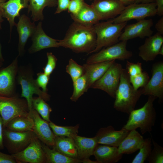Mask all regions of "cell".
Segmentation results:
<instances>
[{
	"label": "cell",
	"mask_w": 163,
	"mask_h": 163,
	"mask_svg": "<svg viewBox=\"0 0 163 163\" xmlns=\"http://www.w3.org/2000/svg\"><path fill=\"white\" fill-rule=\"evenodd\" d=\"M93 26H86L74 22L63 39L59 40L60 47L69 48L76 53H91L96 45V35Z\"/></svg>",
	"instance_id": "obj_1"
},
{
	"label": "cell",
	"mask_w": 163,
	"mask_h": 163,
	"mask_svg": "<svg viewBox=\"0 0 163 163\" xmlns=\"http://www.w3.org/2000/svg\"><path fill=\"white\" fill-rule=\"evenodd\" d=\"M142 95L141 88L137 90L134 88L126 69L123 68L120 83L115 94L114 108L129 115L134 109Z\"/></svg>",
	"instance_id": "obj_2"
},
{
	"label": "cell",
	"mask_w": 163,
	"mask_h": 163,
	"mask_svg": "<svg viewBox=\"0 0 163 163\" xmlns=\"http://www.w3.org/2000/svg\"><path fill=\"white\" fill-rule=\"evenodd\" d=\"M156 98L149 96L148 100L141 108L134 110L129 115L128 119L122 129L130 131L139 128L142 134L150 133L154 126L156 113L153 102Z\"/></svg>",
	"instance_id": "obj_3"
},
{
	"label": "cell",
	"mask_w": 163,
	"mask_h": 163,
	"mask_svg": "<svg viewBox=\"0 0 163 163\" xmlns=\"http://www.w3.org/2000/svg\"><path fill=\"white\" fill-rule=\"evenodd\" d=\"M127 22L114 23L112 19L98 22L93 26L96 35V45L91 52H97L103 48L109 46L119 42V38Z\"/></svg>",
	"instance_id": "obj_4"
},
{
	"label": "cell",
	"mask_w": 163,
	"mask_h": 163,
	"mask_svg": "<svg viewBox=\"0 0 163 163\" xmlns=\"http://www.w3.org/2000/svg\"><path fill=\"white\" fill-rule=\"evenodd\" d=\"M17 80L21 87V97L26 100L29 112L32 109V100L34 94L44 99L45 101L50 100V96L47 93L44 92L40 89L34 78L32 70L30 68L22 67L18 69Z\"/></svg>",
	"instance_id": "obj_5"
},
{
	"label": "cell",
	"mask_w": 163,
	"mask_h": 163,
	"mask_svg": "<svg viewBox=\"0 0 163 163\" xmlns=\"http://www.w3.org/2000/svg\"><path fill=\"white\" fill-rule=\"evenodd\" d=\"M0 115L3 122V128L14 117L20 116H30L27 101L14 95L0 96Z\"/></svg>",
	"instance_id": "obj_6"
},
{
	"label": "cell",
	"mask_w": 163,
	"mask_h": 163,
	"mask_svg": "<svg viewBox=\"0 0 163 163\" xmlns=\"http://www.w3.org/2000/svg\"><path fill=\"white\" fill-rule=\"evenodd\" d=\"M127 41H121L103 48L89 56L86 63L91 64L116 59L124 60L130 59L133 53L127 49Z\"/></svg>",
	"instance_id": "obj_7"
},
{
	"label": "cell",
	"mask_w": 163,
	"mask_h": 163,
	"mask_svg": "<svg viewBox=\"0 0 163 163\" xmlns=\"http://www.w3.org/2000/svg\"><path fill=\"white\" fill-rule=\"evenodd\" d=\"M157 14L155 2L146 3H134L125 7L117 16L112 19L114 23H120L135 19L137 21Z\"/></svg>",
	"instance_id": "obj_8"
},
{
	"label": "cell",
	"mask_w": 163,
	"mask_h": 163,
	"mask_svg": "<svg viewBox=\"0 0 163 163\" xmlns=\"http://www.w3.org/2000/svg\"><path fill=\"white\" fill-rule=\"evenodd\" d=\"M122 69L121 64L115 62L103 76L92 85L91 88L103 91L115 98L116 92L120 83Z\"/></svg>",
	"instance_id": "obj_9"
},
{
	"label": "cell",
	"mask_w": 163,
	"mask_h": 163,
	"mask_svg": "<svg viewBox=\"0 0 163 163\" xmlns=\"http://www.w3.org/2000/svg\"><path fill=\"white\" fill-rule=\"evenodd\" d=\"M35 135L33 130L19 132L3 129V143L11 155L20 152L30 143Z\"/></svg>",
	"instance_id": "obj_10"
},
{
	"label": "cell",
	"mask_w": 163,
	"mask_h": 163,
	"mask_svg": "<svg viewBox=\"0 0 163 163\" xmlns=\"http://www.w3.org/2000/svg\"><path fill=\"white\" fill-rule=\"evenodd\" d=\"M11 155L18 163H46L41 142L35 135L24 149Z\"/></svg>",
	"instance_id": "obj_11"
},
{
	"label": "cell",
	"mask_w": 163,
	"mask_h": 163,
	"mask_svg": "<svg viewBox=\"0 0 163 163\" xmlns=\"http://www.w3.org/2000/svg\"><path fill=\"white\" fill-rule=\"evenodd\" d=\"M152 76L143 88H141L142 95L152 96L158 98L161 102L163 98V62L161 61L153 64L152 69Z\"/></svg>",
	"instance_id": "obj_12"
},
{
	"label": "cell",
	"mask_w": 163,
	"mask_h": 163,
	"mask_svg": "<svg viewBox=\"0 0 163 163\" xmlns=\"http://www.w3.org/2000/svg\"><path fill=\"white\" fill-rule=\"evenodd\" d=\"M18 57L7 66L0 69V96L14 95L16 78L18 69Z\"/></svg>",
	"instance_id": "obj_13"
},
{
	"label": "cell",
	"mask_w": 163,
	"mask_h": 163,
	"mask_svg": "<svg viewBox=\"0 0 163 163\" xmlns=\"http://www.w3.org/2000/svg\"><path fill=\"white\" fill-rule=\"evenodd\" d=\"M32 118L34 125L32 130L41 142L49 146L53 147L55 144V136L49 124V122L42 118L33 108L29 112Z\"/></svg>",
	"instance_id": "obj_14"
},
{
	"label": "cell",
	"mask_w": 163,
	"mask_h": 163,
	"mask_svg": "<svg viewBox=\"0 0 163 163\" xmlns=\"http://www.w3.org/2000/svg\"><path fill=\"white\" fill-rule=\"evenodd\" d=\"M153 24L152 19H144L130 24L124 27L119 38V41H127L137 37L143 38L152 35L151 27Z\"/></svg>",
	"instance_id": "obj_15"
},
{
	"label": "cell",
	"mask_w": 163,
	"mask_h": 163,
	"mask_svg": "<svg viewBox=\"0 0 163 163\" xmlns=\"http://www.w3.org/2000/svg\"><path fill=\"white\" fill-rule=\"evenodd\" d=\"M91 5L100 16L101 20L113 19L124 9L125 5L118 0H93Z\"/></svg>",
	"instance_id": "obj_16"
},
{
	"label": "cell",
	"mask_w": 163,
	"mask_h": 163,
	"mask_svg": "<svg viewBox=\"0 0 163 163\" xmlns=\"http://www.w3.org/2000/svg\"><path fill=\"white\" fill-rule=\"evenodd\" d=\"M129 131L122 129L116 130L111 126L100 128L95 137L98 144L117 147Z\"/></svg>",
	"instance_id": "obj_17"
},
{
	"label": "cell",
	"mask_w": 163,
	"mask_h": 163,
	"mask_svg": "<svg viewBox=\"0 0 163 163\" xmlns=\"http://www.w3.org/2000/svg\"><path fill=\"white\" fill-rule=\"evenodd\" d=\"M163 44L162 35L158 32L147 37L144 43L139 48V56L145 62L154 60Z\"/></svg>",
	"instance_id": "obj_18"
},
{
	"label": "cell",
	"mask_w": 163,
	"mask_h": 163,
	"mask_svg": "<svg viewBox=\"0 0 163 163\" xmlns=\"http://www.w3.org/2000/svg\"><path fill=\"white\" fill-rule=\"evenodd\" d=\"M19 21L15 25L19 35L18 45V56L22 55L28 39L32 37L36 30V26L30 18L25 14L20 15Z\"/></svg>",
	"instance_id": "obj_19"
},
{
	"label": "cell",
	"mask_w": 163,
	"mask_h": 163,
	"mask_svg": "<svg viewBox=\"0 0 163 163\" xmlns=\"http://www.w3.org/2000/svg\"><path fill=\"white\" fill-rule=\"evenodd\" d=\"M31 38L32 43L28 50L30 53H35L44 49L60 47L59 40L50 37L44 32L41 21L39 22L36 26V30Z\"/></svg>",
	"instance_id": "obj_20"
},
{
	"label": "cell",
	"mask_w": 163,
	"mask_h": 163,
	"mask_svg": "<svg viewBox=\"0 0 163 163\" xmlns=\"http://www.w3.org/2000/svg\"><path fill=\"white\" fill-rule=\"evenodd\" d=\"M28 6V0H8L0 3V11L3 18H6L9 22L10 33L16 24L15 18L20 16L19 12L22 9L27 8Z\"/></svg>",
	"instance_id": "obj_21"
},
{
	"label": "cell",
	"mask_w": 163,
	"mask_h": 163,
	"mask_svg": "<svg viewBox=\"0 0 163 163\" xmlns=\"http://www.w3.org/2000/svg\"><path fill=\"white\" fill-rule=\"evenodd\" d=\"M77 148L78 159L83 161L89 159L93 155L95 149L98 145L95 137H87L75 135L72 136Z\"/></svg>",
	"instance_id": "obj_22"
},
{
	"label": "cell",
	"mask_w": 163,
	"mask_h": 163,
	"mask_svg": "<svg viewBox=\"0 0 163 163\" xmlns=\"http://www.w3.org/2000/svg\"><path fill=\"white\" fill-rule=\"evenodd\" d=\"M70 16L74 22L87 27H92L101 20L100 16L94 8L85 2L77 14H70Z\"/></svg>",
	"instance_id": "obj_23"
},
{
	"label": "cell",
	"mask_w": 163,
	"mask_h": 163,
	"mask_svg": "<svg viewBox=\"0 0 163 163\" xmlns=\"http://www.w3.org/2000/svg\"><path fill=\"white\" fill-rule=\"evenodd\" d=\"M144 140L143 137L136 129L132 130L118 147L119 152L122 154L133 153L141 148Z\"/></svg>",
	"instance_id": "obj_24"
},
{
	"label": "cell",
	"mask_w": 163,
	"mask_h": 163,
	"mask_svg": "<svg viewBox=\"0 0 163 163\" xmlns=\"http://www.w3.org/2000/svg\"><path fill=\"white\" fill-rule=\"evenodd\" d=\"M115 60L83 65L89 89L104 74Z\"/></svg>",
	"instance_id": "obj_25"
},
{
	"label": "cell",
	"mask_w": 163,
	"mask_h": 163,
	"mask_svg": "<svg viewBox=\"0 0 163 163\" xmlns=\"http://www.w3.org/2000/svg\"><path fill=\"white\" fill-rule=\"evenodd\" d=\"M123 155L117 147L99 144L93 154L98 163H115L122 158Z\"/></svg>",
	"instance_id": "obj_26"
},
{
	"label": "cell",
	"mask_w": 163,
	"mask_h": 163,
	"mask_svg": "<svg viewBox=\"0 0 163 163\" xmlns=\"http://www.w3.org/2000/svg\"><path fill=\"white\" fill-rule=\"evenodd\" d=\"M53 148L68 157L78 159L76 147L72 137L55 136Z\"/></svg>",
	"instance_id": "obj_27"
},
{
	"label": "cell",
	"mask_w": 163,
	"mask_h": 163,
	"mask_svg": "<svg viewBox=\"0 0 163 163\" xmlns=\"http://www.w3.org/2000/svg\"><path fill=\"white\" fill-rule=\"evenodd\" d=\"M27 12L31 13V17L34 22L43 21L44 19L43 9L46 7L57 6L56 0H28Z\"/></svg>",
	"instance_id": "obj_28"
},
{
	"label": "cell",
	"mask_w": 163,
	"mask_h": 163,
	"mask_svg": "<svg viewBox=\"0 0 163 163\" xmlns=\"http://www.w3.org/2000/svg\"><path fill=\"white\" fill-rule=\"evenodd\" d=\"M45 157L46 163H80L82 161L68 157L59 152L55 149L41 142Z\"/></svg>",
	"instance_id": "obj_29"
},
{
	"label": "cell",
	"mask_w": 163,
	"mask_h": 163,
	"mask_svg": "<svg viewBox=\"0 0 163 163\" xmlns=\"http://www.w3.org/2000/svg\"><path fill=\"white\" fill-rule=\"evenodd\" d=\"M34 122L30 116H20L11 120L4 128L9 130L24 132L32 130Z\"/></svg>",
	"instance_id": "obj_30"
},
{
	"label": "cell",
	"mask_w": 163,
	"mask_h": 163,
	"mask_svg": "<svg viewBox=\"0 0 163 163\" xmlns=\"http://www.w3.org/2000/svg\"><path fill=\"white\" fill-rule=\"evenodd\" d=\"M32 107L40 115L43 119L48 122L51 121L50 115L52 109L44 99L39 96L33 97Z\"/></svg>",
	"instance_id": "obj_31"
},
{
	"label": "cell",
	"mask_w": 163,
	"mask_h": 163,
	"mask_svg": "<svg viewBox=\"0 0 163 163\" xmlns=\"http://www.w3.org/2000/svg\"><path fill=\"white\" fill-rule=\"evenodd\" d=\"M50 126L55 136L72 137L78 135L79 124L75 126H60L51 121L49 122Z\"/></svg>",
	"instance_id": "obj_32"
},
{
	"label": "cell",
	"mask_w": 163,
	"mask_h": 163,
	"mask_svg": "<svg viewBox=\"0 0 163 163\" xmlns=\"http://www.w3.org/2000/svg\"><path fill=\"white\" fill-rule=\"evenodd\" d=\"M73 92L70 99L72 101L76 102L89 89L85 75L84 74L73 82Z\"/></svg>",
	"instance_id": "obj_33"
},
{
	"label": "cell",
	"mask_w": 163,
	"mask_h": 163,
	"mask_svg": "<svg viewBox=\"0 0 163 163\" xmlns=\"http://www.w3.org/2000/svg\"><path fill=\"white\" fill-rule=\"evenodd\" d=\"M152 139L150 138L144 139L139 151L132 161V163H143L147 160L152 150Z\"/></svg>",
	"instance_id": "obj_34"
},
{
	"label": "cell",
	"mask_w": 163,
	"mask_h": 163,
	"mask_svg": "<svg viewBox=\"0 0 163 163\" xmlns=\"http://www.w3.org/2000/svg\"><path fill=\"white\" fill-rule=\"evenodd\" d=\"M66 70L70 75L73 82L85 73L83 66L78 64L72 59L69 60L68 64L66 67Z\"/></svg>",
	"instance_id": "obj_35"
},
{
	"label": "cell",
	"mask_w": 163,
	"mask_h": 163,
	"mask_svg": "<svg viewBox=\"0 0 163 163\" xmlns=\"http://www.w3.org/2000/svg\"><path fill=\"white\" fill-rule=\"evenodd\" d=\"M153 148L147 160L149 163H163V148L151 139Z\"/></svg>",
	"instance_id": "obj_36"
},
{
	"label": "cell",
	"mask_w": 163,
	"mask_h": 163,
	"mask_svg": "<svg viewBox=\"0 0 163 163\" xmlns=\"http://www.w3.org/2000/svg\"><path fill=\"white\" fill-rule=\"evenodd\" d=\"M130 83L134 88L136 90L139 88H143L149 80V77L148 73L142 72L140 74L133 77H129Z\"/></svg>",
	"instance_id": "obj_37"
},
{
	"label": "cell",
	"mask_w": 163,
	"mask_h": 163,
	"mask_svg": "<svg viewBox=\"0 0 163 163\" xmlns=\"http://www.w3.org/2000/svg\"><path fill=\"white\" fill-rule=\"evenodd\" d=\"M46 56L47 62L43 69L44 73L50 76L56 68L57 59L51 52L47 53Z\"/></svg>",
	"instance_id": "obj_38"
},
{
	"label": "cell",
	"mask_w": 163,
	"mask_h": 163,
	"mask_svg": "<svg viewBox=\"0 0 163 163\" xmlns=\"http://www.w3.org/2000/svg\"><path fill=\"white\" fill-rule=\"evenodd\" d=\"M126 69L129 77L138 75L142 72V63L138 62L133 63L127 60Z\"/></svg>",
	"instance_id": "obj_39"
},
{
	"label": "cell",
	"mask_w": 163,
	"mask_h": 163,
	"mask_svg": "<svg viewBox=\"0 0 163 163\" xmlns=\"http://www.w3.org/2000/svg\"><path fill=\"white\" fill-rule=\"evenodd\" d=\"M37 75V78L35 79L37 84L39 88H42L43 91L47 93V87L50 79V76L42 72L38 73Z\"/></svg>",
	"instance_id": "obj_40"
},
{
	"label": "cell",
	"mask_w": 163,
	"mask_h": 163,
	"mask_svg": "<svg viewBox=\"0 0 163 163\" xmlns=\"http://www.w3.org/2000/svg\"><path fill=\"white\" fill-rule=\"evenodd\" d=\"M84 0H70L68 8V11L70 14H77L81 9Z\"/></svg>",
	"instance_id": "obj_41"
},
{
	"label": "cell",
	"mask_w": 163,
	"mask_h": 163,
	"mask_svg": "<svg viewBox=\"0 0 163 163\" xmlns=\"http://www.w3.org/2000/svg\"><path fill=\"white\" fill-rule=\"evenodd\" d=\"M57 8L55 14H58L67 10L70 0H56Z\"/></svg>",
	"instance_id": "obj_42"
},
{
	"label": "cell",
	"mask_w": 163,
	"mask_h": 163,
	"mask_svg": "<svg viewBox=\"0 0 163 163\" xmlns=\"http://www.w3.org/2000/svg\"><path fill=\"white\" fill-rule=\"evenodd\" d=\"M16 163V160L11 155H8L0 152V163Z\"/></svg>",
	"instance_id": "obj_43"
},
{
	"label": "cell",
	"mask_w": 163,
	"mask_h": 163,
	"mask_svg": "<svg viewBox=\"0 0 163 163\" xmlns=\"http://www.w3.org/2000/svg\"><path fill=\"white\" fill-rule=\"evenodd\" d=\"M156 5L157 14L163 15V0H154Z\"/></svg>",
	"instance_id": "obj_44"
},
{
	"label": "cell",
	"mask_w": 163,
	"mask_h": 163,
	"mask_svg": "<svg viewBox=\"0 0 163 163\" xmlns=\"http://www.w3.org/2000/svg\"><path fill=\"white\" fill-rule=\"evenodd\" d=\"M155 28L157 32L163 35V16L155 24Z\"/></svg>",
	"instance_id": "obj_45"
},
{
	"label": "cell",
	"mask_w": 163,
	"mask_h": 163,
	"mask_svg": "<svg viewBox=\"0 0 163 163\" xmlns=\"http://www.w3.org/2000/svg\"><path fill=\"white\" fill-rule=\"evenodd\" d=\"M3 120L0 115V149H3L4 147L3 143Z\"/></svg>",
	"instance_id": "obj_46"
},
{
	"label": "cell",
	"mask_w": 163,
	"mask_h": 163,
	"mask_svg": "<svg viewBox=\"0 0 163 163\" xmlns=\"http://www.w3.org/2000/svg\"><path fill=\"white\" fill-rule=\"evenodd\" d=\"M154 0H135L134 3H146L154 2Z\"/></svg>",
	"instance_id": "obj_47"
},
{
	"label": "cell",
	"mask_w": 163,
	"mask_h": 163,
	"mask_svg": "<svg viewBox=\"0 0 163 163\" xmlns=\"http://www.w3.org/2000/svg\"><path fill=\"white\" fill-rule=\"evenodd\" d=\"M122 2L125 5H129L134 3L135 0H118Z\"/></svg>",
	"instance_id": "obj_48"
},
{
	"label": "cell",
	"mask_w": 163,
	"mask_h": 163,
	"mask_svg": "<svg viewBox=\"0 0 163 163\" xmlns=\"http://www.w3.org/2000/svg\"><path fill=\"white\" fill-rule=\"evenodd\" d=\"M1 29V23H0V30ZM4 61V59L3 58L2 52V47L1 44L0 43V61L3 62Z\"/></svg>",
	"instance_id": "obj_49"
},
{
	"label": "cell",
	"mask_w": 163,
	"mask_h": 163,
	"mask_svg": "<svg viewBox=\"0 0 163 163\" xmlns=\"http://www.w3.org/2000/svg\"><path fill=\"white\" fill-rule=\"evenodd\" d=\"M158 55H163V45L162 46L159 50Z\"/></svg>",
	"instance_id": "obj_50"
},
{
	"label": "cell",
	"mask_w": 163,
	"mask_h": 163,
	"mask_svg": "<svg viewBox=\"0 0 163 163\" xmlns=\"http://www.w3.org/2000/svg\"><path fill=\"white\" fill-rule=\"evenodd\" d=\"M3 21L4 20L3 19L2 14L0 11V23H2Z\"/></svg>",
	"instance_id": "obj_51"
},
{
	"label": "cell",
	"mask_w": 163,
	"mask_h": 163,
	"mask_svg": "<svg viewBox=\"0 0 163 163\" xmlns=\"http://www.w3.org/2000/svg\"><path fill=\"white\" fill-rule=\"evenodd\" d=\"M7 0H0V3L5 2Z\"/></svg>",
	"instance_id": "obj_52"
},
{
	"label": "cell",
	"mask_w": 163,
	"mask_h": 163,
	"mask_svg": "<svg viewBox=\"0 0 163 163\" xmlns=\"http://www.w3.org/2000/svg\"><path fill=\"white\" fill-rule=\"evenodd\" d=\"M2 62L0 61V68L2 66Z\"/></svg>",
	"instance_id": "obj_53"
}]
</instances>
